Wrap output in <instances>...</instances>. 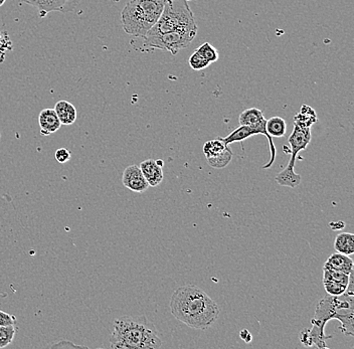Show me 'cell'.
<instances>
[{
	"instance_id": "cell-13",
	"label": "cell",
	"mask_w": 354,
	"mask_h": 349,
	"mask_svg": "<svg viewBox=\"0 0 354 349\" xmlns=\"http://www.w3.org/2000/svg\"><path fill=\"white\" fill-rule=\"evenodd\" d=\"M324 268L342 272L349 275L353 272V260L344 254H332L325 263Z\"/></svg>"
},
{
	"instance_id": "cell-8",
	"label": "cell",
	"mask_w": 354,
	"mask_h": 349,
	"mask_svg": "<svg viewBox=\"0 0 354 349\" xmlns=\"http://www.w3.org/2000/svg\"><path fill=\"white\" fill-rule=\"evenodd\" d=\"M266 121L267 120L265 119L264 113H263L262 110L254 107L245 109L239 116V123H240V125L253 128V129L258 132V134H262V135L267 137L268 141H269L271 158H270L269 162L265 163L263 169H268L273 167L274 162L276 160L275 144H274L273 138L268 134L267 130H266Z\"/></svg>"
},
{
	"instance_id": "cell-1",
	"label": "cell",
	"mask_w": 354,
	"mask_h": 349,
	"mask_svg": "<svg viewBox=\"0 0 354 349\" xmlns=\"http://www.w3.org/2000/svg\"><path fill=\"white\" fill-rule=\"evenodd\" d=\"M353 295L345 292L340 296H326L316 306L314 317L311 320L312 328H305L301 331L300 341L307 348L316 346L318 348H327L325 340L332 338L331 335H325L324 328L327 322L333 319L339 320L342 323L339 330L344 335L353 337Z\"/></svg>"
},
{
	"instance_id": "cell-10",
	"label": "cell",
	"mask_w": 354,
	"mask_h": 349,
	"mask_svg": "<svg viewBox=\"0 0 354 349\" xmlns=\"http://www.w3.org/2000/svg\"><path fill=\"white\" fill-rule=\"evenodd\" d=\"M122 182L126 189L138 194L147 191L149 189L147 180L144 178L142 171L138 165H130L124 170L122 176Z\"/></svg>"
},
{
	"instance_id": "cell-15",
	"label": "cell",
	"mask_w": 354,
	"mask_h": 349,
	"mask_svg": "<svg viewBox=\"0 0 354 349\" xmlns=\"http://www.w3.org/2000/svg\"><path fill=\"white\" fill-rule=\"evenodd\" d=\"M317 121V113L309 105L301 106L300 111L294 116V125L301 128H311Z\"/></svg>"
},
{
	"instance_id": "cell-19",
	"label": "cell",
	"mask_w": 354,
	"mask_h": 349,
	"mask_svg": "<svg viewBox=\"0 0 354 349\" xmlns=\"http://www.w3.org/2000/svg\"><path fill=\"white\" fill-rule=\"evenodd\" d=\"M229 147L225 145L223 141L221 140L220 137L214 140H209L203 145V153H205L207 159L216 158V156L220 155L223 153L227 148Z\"/></svg>"
},
{
	"instance_id": "cell-5",
	"label": "cell",
	"mask_w": 354,
	"mask_h": 349,
	"mask_svg": "<svg viewBox=\"0 0 354 349\" xmlns=\"http://www.w3.org/2000/svg\"><path fill=\"white\" fill-rule=\"evenodd\" d=\"M187 2L185 0H166L158 21L146 35H162L176 30H198L194 12Z\"/></svg>"
},
{
	"instance_id": "cell-7",
	"label": "cell",
	"mask_w": 354,
	"mask_h": 349,
	"mask_svg": "<svg viewBox=\"0 0 354 349\" xmlns=\"http://www.w3.org/2000/svg\"><path fill=\"white\" fill-rule=\"evenodd\" d=\"M196 35L198 30H176L162 35H146L143 37V46L147 50H165L176 56L181 50L190 46Z\"/></svg>"
},
{
	"instance_id": "cell-16",
	"label": "cell",
	"mask_w": 354,
	"mask_h": 349,
	"mask_svg": "<svg viewBox=\"0 0 354 349\" xmlns=\"http://www.w3.org/2000/svg\"><path fill=\"white\" fill-rule=\"evenodd\" d=\"M254 135H258V132L256 130L253 129V128L248 127V126L241 125L240 127L231 132L229 135L225 137V138L220 137V139L225 145L229 147L232 143L243 142V141L247 140L250 137Z\"/></svg>"
},
{
	"instance_id": "cell-29",
	"label": "cell",
	"mask_w": 354,
	"mask_h": 349,
	"mask_svg": "<svg viewBox=\"0 0 354 349\" xmlns=\"http://www.w3.org/2000/svg\"><path fill=\"white\" fill-rule=\"evenodd\" d=\"M329 225H330L331 229H333V231H340V229H342L343 227H345L344 223L342 222V220L331 223V224Z\"/></svg>"
},
{
	"instance_id": "cell-31",
	"label": "cell",
	"mask_w": 354,
	"mask_h": 349,
	"mask_svg": "<svg viewBox=\"0 0 354 349\" xmlns=\"http://www.w3.org/2000/svg\"><path fill=\"white\" fill-rule=\"evenodd\" d=\"M0 140H1V133H0Z\"/></svg>"
},
{
	"instance_id": "cell-3",
	"label": "cell",
	"mask_w": 354,
	"mask_h": 349,
	"mask_svg": "<svg viewBox=\"0 0 354 349\" xmlns=\"http://www.w3.org/2000/svg\"><path fill=\"white\" fill-rule=\"evenodd\" d=\"M162 346L158 330L145 315L122 316L113 324L110 348L158 349Z\"/></svg>"
},
{
	"instance_id": "cell-32",
	"label": "cell",
	"mask_w": 354,
	"mask_h": 349,
	"mask_svg": "<svg viewBox=\"0 0 354 349\" xmlns=\"http://www.w3.org/2000/svg\"><path fill=\"white\" fill-rule=\"evenodd\" d=\"M187 1H192V0H187Z\"/></svg>"
},
{
	"instance_id": "cell-27",
	"label": "cell",
	"mask_w": 354,
	"mask_h": 349,
	"mask_svg": "<svg viewBox=\"0 0 354 349\" xmlns=\"http://www.w3.org/2000/svg\"><path fill=\"white\" fill-rule=\"evenodd\" d=\"M17 324V318L15 315L8 314L0 310V326H15Z\"/></svg>"
},
{
	"instance_id": "cell-4",
	"label": "cell",
	"mask_w": 354,
	"mask_h": 349,
	"mask_svg": "<svg viewBox=\"0 0 354 349\" xmlns=\"http://www.w3.org/2000/svg\"><path fill=\"white\" fill-rule=\"evenodd\" d=\"M166 0H130L121 12L124 32L135 37H145L158 21Z\"/></svg>"
},
{
	"instance_id": "cell-33",
	"label": "cell",
	"mask_w": 354,
	"mask_h": 349,
	"mask_svg": "<svg viewBox=\"0 0 354 349\" xmlns=\"http://www.w3.org/2000/svg\"><path fill=\"white\" fill-rule=\"evenodd\" d=\"M185 1H187V0H185Z\"/></svg>"
},
{
	"instance_id": "cell-6",
	"label": "cell",
	"mask_w": 354,
	"mask_h": 349,
	"mask_svg": "<svg viewBox=\"0 0 354 349\" xmlns=\"http://www.w3.org/2000/svg\"><path fill=\"white\" fill-rule=\"evenodd\" d=\"M311 128H301L297 125H294L293 132L288 138V142L291 148V158H290L289 164L286 169L279 172L275 178L277 183L281 187L295 189L300 185L302 178H301V176L294 171L296 158L301 151L307 149L311 142Z\"/></svg>"
},
{
	"instance_id": "cell-21",
	"label": "cell",
	"mask_w": 354,
	"mask_h": 349,
	"mask_svg": "<svg viewBox=\"0 0 354 349\" xmlns=\"http://www.w3.org/2000/svg\"><path fill=\"white\" fill-rule=\"evenodd\" d=\"M324 280H331V281L338 282L347 286L349 282V275L342 273V272L323 268V281Z\"/></svg>"
},
{
	"instance_id": "cell-25",
	"label": "cell",
	"mask_w": 354,
	"mask_h": 349,
	"mask_svg": "<svg viewBox=\"0 0 354 349\" xmlns=\"http://www.w3.org/2000/svg\"><path fill=\"white\" fill-rule=\"evenodd\" d=\"M188 63H189L190 68L194 70H205L210 65L209 62L201 56V54H198L196 50L190 56Z\"/></svg>"
},
{
	"instance_id": "cell-9",
	"label": "cell",
	"mask_w": 354,
	"mask_h": 349,
	"mask_svg": "<svg viewBox=\"0 0 354 349\" xmlns=\"http://www.w3.org/2000/svg\"><path fill=\"white\" fill-rule=\"evenodd\" d=\"M24 3L37 8L39 17H44L53 12H72L82 0H21Z\"/></svg>"
},
{
	"instance_id": "cell-11",
	"label": "cell",
	"mask_w": 354,
	"mask_h": 349,
	"mask_svg": "<svg viewBox=\"0 0 354 349\" xmlns=\"http://www.w3.org/2000/svg\"><path fill=\"white\" fill-rule=\"evenodd\" d=\"M41 135L48 136L55 133L62 127L61 121L53 108L41 110L39 116Z\"/></svg>"
},
{
	"instance_id": "cell-26",
	"label": "cell",
	"mask_w": 354,
	"mask_h": 349,
	"mask_svg": "<svg viewBox=\"0 0 354 349\" xmlns=\"http://www.w3.org/2000/svg\"><path fill=\"white\" fill-rule=\"evenodd\" d=\"M55 156L57 162L62 163V164H65V163L71 160V158H72V152H71L70 150L66 149V148H59V149L55 151Z\"/></svg>"
},
{
	"instance_id": "cell-2",
	"label": "cell",
	"mask_w": 354,
	"mask_h": 349,
	"mask_svg": "<svg viewBox=\"0 0 354 349\" xmlns=\"http://www.w3.org/2000/svg\"><path fill=\"white\" fill-rule=\"evenodd\" d=\"M169 307L176 319L198 330L209 328L220 315L216 302L194 285L177 288L172 294Z\"/></svg>"
},
{
	"instance_id": "cell-24",
	"label": "cell",
	"mask_w": 354,
	"mask_h": 349,
	"mask_svg": "<svg viewBox=\"0 0 354 349\" xmlns=\"http://www.w3.org/2000/svg\"><path fill=\"white\" fill-rule=\"evenodd\" d=\"M325 291L328 295L340 296L346 291V285L340 284V283L331 281V280H324L323 281Z\"/></svg>"
},
{
	"instance_id": "cell-18",
	"label": "cell",
	"mask_w": 354,
	"mask_h": 349,
	"mask_svg": "<svg viewBox=\"0 0 354 349\" xmlns=\"http://www.w3.org/2000/svg\"><path fill=\"white\" fill-rule=\"evenodd\" d=\"M266 130L272 138L284 137L287 131L286 121L279 116L272 117L269 120L266 121Z\"/></svg>"
},
{
	"instance_id": "cell-12",
	"label": "cell",
	"mask_w": 354,
	"mask_h": 349,
	"mask_svg": "<svg viewBox=\"0 0 354 349\" xmlns=\"http://www.w3.org/2000/svg\"><path fill=\"white\" fill-rule=\"evenodd\" d=\"M139 167H140L144 178L147 180L149 187H156L162 182L163 178H165L162 167L157 164L156 160L154 159L142 161Z\"/></svg>"
},
{
	"instance_id": "cell-22",
	"label": "cell",
	"mask_w": 354,
	"mask_h": 349,
	"mask_svg": "<svg viewBox=\"0 0 354 349\" xmlns=\"http://www.w3.org/2000/svg\"><path fill=\"white\" fill-rule=\"evenodd\" d=\"M15 337V326H0V348L10 346Z\"/></svg>"
},
{
	"instance_id": "cell-14",
	"label": "cell",
	"mask_w": 354,
	"mask_h": 349,
	"mask_svg": "<svg viewBox=\"0 0 354 349\" xmlns=\"http://www.w3.org/2000/svg\"><path fill=\"white\" fill-rule=\"evenodd\" d=\"M54 110L61 121L62 125H73L77 120L76 107L66 100H61L55 104Z\"/></svg>"
},
{
	"instance_id": "cell-17",
	"label": "cell",
	"mask_w": 354,
	"mask_h": 349,
	"mask_svg": "<svg viewBox=\"0 0 354 349\" xmlns=\"http://www.w3.org/2000/svg\"><path fill=\"white\" fill-rule=\"evenodd\" d=\"M334 249L337 253L351 256L354 254V235L351 233H342L334 240Z\"/></svg>"
},
{
	"instance_id": "cell-30",
	"label": "cell",
	"mask_w": 354,
	"mask_h": 349,
	"mask_svg": "<svg viewBox=\"0 0 354 349\" xmlns=\"http://www.w3.org/2000/svg\"><path fill=\"white\" fill-rule=\"evenodd\" d=\"M6 0H0V6H3L6 3Z\"/></svg>"
},
{
	"instance_id": "cell-20",
	"label": "cell",
	"mask_w": 354,
	"mask_h": 349,
	"mask_svg": "<svg viewBox=\"0 0 354 349\" xmlns=\"http://www.w3.org/2000/svg\"><path fill=\"white\" fill-rule=\"evenodd\" d=\"M232 158H234V153H232L231 148L227 147L220 155L207 159V160L209 167H212V169H223L230 164Z\"/></svg>"
},
{
	"instance_id": "cell-23",
	"label": "cell",
	"mask_w": 354,
	"mask_h": 349,
	"mask_svg": "<svg viewBox=\"0 0 354 349\" xmlns=\"http://www.w3.org/2000/svg\"><path fill=\"white\" fill-rule=\"evenodd\" d=\"M196 52L205 57V59H207L210 64L218 62V57H220L218 50L214 46L210 45L209 43H205L199 46Z\"/></svg>"
},
{
	"instance_id": "cell-28",
	"label": "cell",
	"mask_w": 354,
	"mask_h": 349,
	"mask_svg": "<svg viewBox=\"0 0 354 349\" xmlns=\"http://www.w3.org/2000/svg\"><path fill=\"white\" fill-rule=\"evenodd\" d=\"M240 337L245 343H250V342L252 341V338H253L252 337L251 333H250L247 329H243V330L241 331Z\"/></svg>"
}]
</instances>
